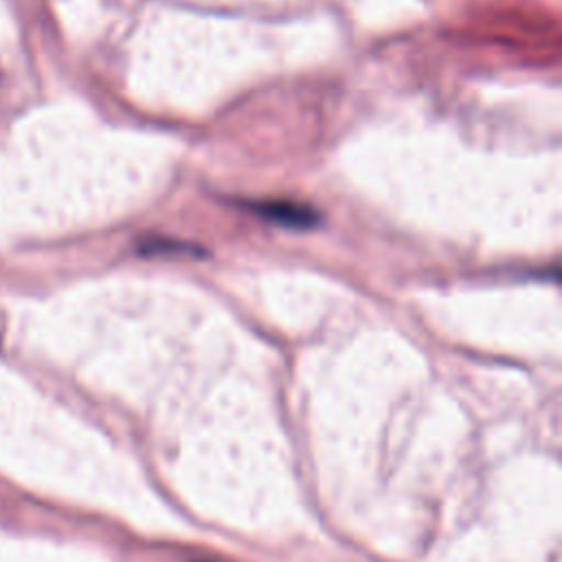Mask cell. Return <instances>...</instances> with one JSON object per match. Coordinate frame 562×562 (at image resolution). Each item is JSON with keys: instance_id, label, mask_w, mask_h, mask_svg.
<instances>
[{"instance_id": "obj_1", "label": "cell", "mask_w": 562, "mask_h": 562, "mask_svg": "<svg viewBox=\"0 0 562 562\" xmlns=\"http://www.w3.org/2000/svg\"><path fill=\"white\" fill-rule=\"evenodd\" d=\"M259 215H266L268 220L288 226V228H310L318 222V215L314 209L305 204H296L290 200H263L250 204Z\"/></svg>"}]
</instances>
